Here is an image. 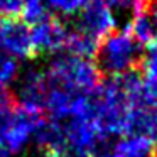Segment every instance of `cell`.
Here are the masks:
<instances>
[{
	"mask_svg": "<svg viewBox=\"0 0 157 157\" xmlns=\"http://www.w3.org/2000/svg\"><path fill=\"white\" fill-rule=\"evenodd\" d=\"M0 49L10 58H34L36 51L31 41V27L22 19L0 21Z\"/></svg>",
	"mask_w": 157,
	"mask_h": 157,
	"instance_id": "4",
	"label": "cell"
},
{
	"mask_svg": "<svg viewBox=\"0 0 157 157\" xmlns=\"http://www.w3.org/2000/svg\"><path fill=\"white\" fill-rule=\"evenodd\" d=\"M139 71L149 78H157V41L145 48Z\"/></svg>",
	"mask_w": 157,
	"mask_h": 157,
	"instance_id": "10",
	"label": "cell"
},
{
	"mask_svg": "<svg viewBox=\"0 0 157 157\" xmlns=\"http://www.w3.org/2000/svg\"><path fill=\"white\" fill-rule=\"evenodd\" d=\"M79 12L81 14L73 25V31L81 32L98 42L115 31V17L103 0H93Z\"/></svg>",
	"mask_w": 157,
	"mask_h": 157,
	"instance_id": "3",
	"label": "cell"
},
{
	"mask_svg": "<svg viewBox=\"0 0 157 157\" xmlns=\"http://www.w3.org/2000/svg\"><path fill=\"white\" fill-rule=\"evenodd\" d=\"M48 9L58 10L61 14H75L79 12L93 0H44Z\"/></svg>",
	"mask_w": 157,
	"mask_h": 157,
	"instance_id": "11",
	"label": "cell"
},
{
	"mask_svg": "<svg viewBox=\"0 0 157 157\" xmlns=\"http://www.w3.org/2000/svg\"><path fill=\"white\" fill-rule=\"evenodd\" d=\"M14 100L17 106L32 113H44V100H46V78L44 71L29 69L17 81Z\"/></svg>",
	"mask_w": 157,
	"mask_h": 157,
	"instance_id": "5",
	"label": "cell"
},
{
	"mask_svg": "<svg viewBox=\"0 0 157 157\" xmlns=\"http://www.w3.org/2000/svg\"><path fill=\"white\" fill-rule=\"evenodd\" d=\"M103 2L108 5L110 10L112 9H115V10H130V9H133L135 10L140 0H103Z\"/></svg>",
	"mask_w": 157,
	"mask_h": 157,
	"instance_id": "13",
	"label": "cell"
},
{
	"mask_svg": "<svg viewBox=\"0 0 157 157\" xmlns=\"http://www.w3.org/2000/svg\"><path fill=\"white\" fill-rule=\"evenodd\" d=\"M27 0H0V21L21 19Z\"/></svg>",
	"mask_w": 157,
	"mask_h": 157,
	"instance_id": "12",
	"label": "cell"
},
{
	"mask_svg": "<svg viewBox=\"0 0 157 157\" xmlns=\"http://www.w3.org/2000/svg\"><path fill=\"white\" fill-rule=\"evenodd\" d=\"M133 103H139V105L145 106V108L157 112V78L145 76L142 79V86H140L139 95L135 96Z\"/></svg>",
	"mask_w": 157,
	"mask_h": 157,
	"instance_id": "7",
	"label": "cell"
},
{
	"mask_svg": "<svg viewBox=\"0 0 157 157\" xmlns=\"http://www.w3.org/2000/svg\"><path fill=\"white\" fill-rule=\"evenodd\" d=\"M44 78L48 86H54L71 95H90L101 81L93 61L75 54L54 58L44 71Z\"/></svg>",
	"mask_w": 157,
	"mask_h": 157,
	"instance_id": "2",
	"label": "cell"
},
{
	"mask_svg": "<svg viewBox=\"0 0 157 157\" xmlns=\"http://www.w3.org/2000/svg\"><path fill=\"white\" fill-rule=\"evenodd\" d=\"M144 51L145 48L130 34L128 29L113 31L98 42L93 54V64L101 78L120 76L132 69L139 71Z\"/></svg>",
	"mask_w": 157,
	"mask_h": 157,
	"instance_id": "1",
	"label": "cell"
},
{
	"mask_svg": "<svg viewBox=\"0 0 157 157\" xmlns=\"http://www.w3.org/2000/svg\"><path fill=\"white\" fill-rule=\"evenodd\" d=\"M17 78V61L0 51V86L5 88Z\"/></svg>",
	"mask_w": 157,
	"mask_h": 157,
	"instance_id": "9",
	"label": "cell"
},
{
	"mask_svg": "<svg viewBox=\"0 0 157 157\" xmlns=\"http://www.w3.org/2000/svg\"><path fill=\"white\" fill-rule=\"evenodd\" d=\"M71 29L59 19L51 17L37 22L31 27V41L37 52H54L61 48H66L68 36Z\"/></svg>",
	"mask_w": 157,
	"mask_h": 157,
	"instance_id": "6",
	"label": "cell"
},
{
	"mask_svg": "<svg viewBox=\"0 0 157 157\" xmlns=\"http://www.w3.org/2000/svg\"><path fill=\"white\" fill-rule=\"evenodd\" d=\"M48 5H46L44 0H27L24 5V10H22V21L29 25H34L37 22L48 19Z\"/></svg>",
	"mask_w": 157,
	"mask_h": 157,
	"instance_id": "8",
	"label": "cell"
}]
</instances>
